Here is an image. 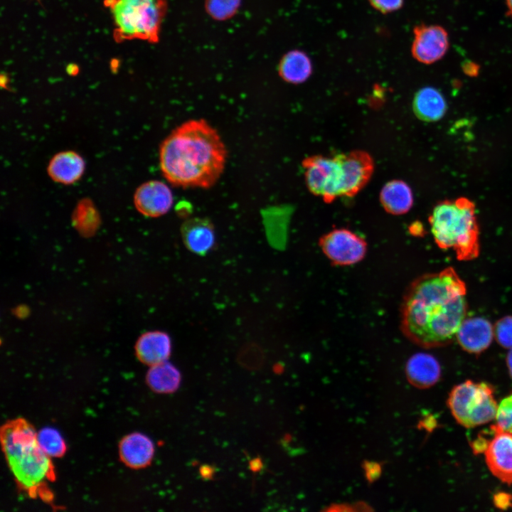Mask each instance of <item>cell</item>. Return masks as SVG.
Here are the masks:
<instances>
[{
    "label": "cell",
    "mask_w": 512,
    "mask_h": 512,
    "mask_svg": "<svg viewBox=\"0 0 512 512\" xmlns=\"http://www.w3.org/2000/svg\"><path fill=\"white\" fill-rule=\"evenodd\" d=\"M495 419L498 429L512 432V395L503 398L498 405Z\"/></svg>",
    "instance_id": "obj_25"
},
{
    "label": "cell",
    "mask_w": 512,
    "mask_h": 512,
    "mask_svg": "<svg viewBox=\"0 0 512 512\" xmlns=\"http://www.w3.org/2000/svg\"><path fill=\"white\" fill-rule=\"evenodd\" d=\"M412 106L416 116L426 122L440 119L447 110L443 95L438 90L432 87H425L417 91Z\"/></svg>",
    "instance_id": "obj_19"
},
{
    "label": "cell",
    "mask_w": 512,
    "mask_h": 512,
    "mask_svg": "<svg viewBox=\"0 0 512 512\" xmlns=\"http://www.w3.org/2000/svg\"><path fill=\"white\" fill-rule=\"evenodd\" d=\"M345 172L344 196L352 197L369 181L374 163L371 156L363 151L341 154Z\"/></svg>",
    "instance_id": "obj_12"
},
{
    "label": "cell",
    "mask_w": 512,
    "mask_h": 512,
    "mask_svg": "<svg viewBox=\"0 0 512 512\" xmlns=\"http://www.w3.org/2000/svg\"><path fill=\"white\" fill-rule=\"evenodd\" d=\"M146 381L149 387L158 393H172L178 390L181 382L180 371L166 361L151 366Z\"/></svg>",
    "instance_id": "obj_22"
},
{
    "label": "cell",
    "mask_w": 512,
    "mask_h": 512,
    "mask_svg": "<svg viewBox=\"0 0 512 512\" xmlns=\"http://www.w3.org/2000/svg\"><path fill=\"white\" fill-rule=\"evenodd\" d=\"M85 169L84 159L74 151H63L55 154L50 160L47 172L55 182L70 185L82 177Z\"/></svg>",
    "instance_id": "obj_16"
},
{
    "label": "cell",
    "mask_w": 512,
    "mask_h": 512,
    "mask_svg": "<svg viewBox=\"0 0 512 512\" xmlns=\"http://www.w3.org/2000/svg\"><path fill=\"white\" fill-rule=\"evenodd\" d=\"M138 359L150 366L166 361L171 353V341L165 332L154 331L142 335L135 346Z\"/></svg>",
    "instance_id": "obj_17"
},
{
    "label": "cell",
    "mask_w": 512,
    "mask_h": 512,
    "mask_svg": "<svg viewBox=\"0 0 512 512\" xmlns=\"http://www.w3.org/2000/svg\"><path fill=\"white\" fill-rule=\"evenodd\" d=\"M37 441L41 449L50 457H63L66 452L65 442L55 428H42L37 432Z\"/></svg>",
    "instance_id": "obj_23"
},
{
    "label": "cell",
    "mask_w": 512,
    "mask_h": 512,
    "mask_svg": "<svg viewBox=\"0 0 512 512\" xmlns=\"http://www.w3.org/2000/svg\"><path fill=\"white\" fill-rule=\"evenodd\" d=\"M134 203L142 215L156 218L169 212L174 203V196L165 183L151 180L138 186L134 194Z\"/></svg>",
    "instance_id": "obj_11"
},
{
    "label": "cell",
    "mask_w": 512,
    "mask_h": 512,
    "mask_svg": "<svg viewBox=\"0 0 512 512\" xmlns=\"http://www.w3.org/2000/svg\"><path fill=\"white\" fill-rule=\"evenodd\" d=\"M411 52L414 58L424 64L439 60L449 48L447 31L437 25H419L413 31Z\"/></svg>",
    "instance_id": "obj_9"
},
{
    "label": "cell",
    "mask_w": 512,
    "mask_h": 512,
    "mask_svg": "<svg viewBox=\"0 0 512 512\" xmlns=\"http://www.w3.org/2000/svg\"><path fill=\"white\" fill-rule=\"evenodd\" d=\"M506 363H507V367L508 368L510 375L512 378V348L510 349V351L508 352V353L507 355Z\"/></svg>",
    "instance_id": "obj_31"
},
{
    "label": "cell",
    "mask_w": 512,
    "mask_h": 512,
    "mask_svg": "<svg viewBox=\"0 0 512 512\" xmlns=\"http://www.w3.org/2000/svg\"><path fill=\"white\" fill-rule=\"evenodd\" d=\"M429 223L439 248L452 249L460 261H470L479 256V232L471 201L461 198L439 203L434 208Z\"/></svg>",
    "instance_id": "obj_4"
},
{
    "label": "cell",
    "mask_w": 512,
    "mask_h": 512,
    "mask_svg": "<svg viewBox=\"0 0 512 512\" xmlns=\"http://www.w3.org/2000/svg\"><path fill=\"white\" fill-rule=\"evenodd\" d=\"M494 501L495 506L501 509L512 506V496L505 493L496 494Z\"/></svg>",
    "instance_id": "obj_29"
},
{
    "label": "cell",
    "mask_w": 512,
    "mask_h": 512,
    "mask_svg": "<svg viewBox=\"0 0 512 512\" xmlns=\"http://www.w3.org/2000/svg\"><path fill=\"white\" fill-rule=\"evenodd\" d=\"M498 343L506 348H512V316L499 319L494 327Z\"/></svg>",
    "instance_id": "obj_26"
},
{
    "label": "cell",
    "mask_w": 512,
    "mask_h": 512,
    "mask_svg": "<svg viewBox=\"0 0 512 512\" xmlns=\"http://www.w3.org/2000/svg\"><path fill=\"white\" fill-rule=\"evenodd\" d=\"M0 439L18 488L30 498L53 506L49 484L55 480V468L38 445L34 427L22 417L7 421L1 427Z\"/></svg>",
    "instance_id": "obj_3"
},
{
    "label": "cell",
    "mask_w": 512,
    "mask_h": 512,
    "mask_svg": "<svg viewBox=\"0 0 512 512\" xmlns=\"http://www.w3.org/2000/svg\"><path fill=\"white\" fill-rule=\"evenodd\" d=\"M319 245L329 260L335 265L348 266L361 262L367 252V242L355 233L338 228L321 236Z\"/></svg>",
    "instance_id": "obj_8"
},
{
    "label": "cell",
    "mask_w": 512,
    "mask_h": 512,
    "mask_svg": "<svg viewBox=\"0 0 512 512\" xmlns=\"http://www.w3.org/2000/svg\"><path fill=\"white\" fill-rule=\"evenodd\" d=\"M159 154L164 177L182 188H210L221 176L227 160L220 134L203 119L176 127L160 144Z\"/></svg>",
    "instance_id": "obj_2"
},
{
    "label": "cell",
    "mask_w": 512,
    "mask_h": 512,
    "mask_svg": "<svg viewBox=\"0 0 512 512\" xmlns=\"http://www.w3.org/2000/svg\"><path fill=\"white\" fill-rule=\"evenodd\" d=\"M463 69L467 75L472 76L478 73V65L473 63H466Z\"/></svg>",
    "instance_id": "obj_30"
},
{
    "label": "cell",
    "mask_w": 512,
    "mask_h": 512,
    "mask_svg": "<svg viewBox=\"0 0 512 512\" xmlns=\"http://www.w3.org/2000/svg\"><path fill=\"white\" fill-rule=\"evenodd\" d=\"M405 373L408 381L412 385L422 389L434 385L439 380L441 368L434 356L418 353L407 361Z\"/></svg>",
    "instance_id": "obj_18"
},
{
    "label": "cell",
    "mask_w": 512,
    "mask_h": 512,
    "mask_svg": "<svg viewBox=\"0 0 512 512\" xmlns=\"http://www.w3.org/2000/svg\"><path fill=\"white\" fill-rule=\"evenodd\" d=\"M309 190L325 202L344 196L345 173L341 154L333 156H311L302 161Z\"/></svg>",
    "instance_id": "obj_7"
},
{
    "label": "cell",
    "mask_w": 512,
    "mask_h": 512,
    "mask_svg": "<svg viewBox=\"0 0 512 512\" xmlns=\"http://www.w3.org/2000/svg\"><path fill=\"white\" fill-rule=\"evenodd\" d=\"M370 5L377 11L388 14L398 10L404 0H368Z\"/></svg>",
    "instance_id": "obj_27"
},
{
    "label": "cell",
    "mask_w": 512,
    "mask_h": 512,
    "mask_svg": "<svg viewBox=\"0 0 512 512\" xmlns=\"http://www.w3.org/2000/svg\"><path fill=\"white\" fill-rule=\"evenodd\" d=\"M506 2L508 14L512 17V0H506Z\"/></svg>",
    "instance_id": "obj_32"
},
{
    "label": "cell",
    "mask_w": 512,
    "mask_h": 512,
    "mask_svg": "<svg viewBox=\"0 0 512 512\" xmlns=\"http://www.w3.org/2000/svg\"><path fill=\"white\" fill-rule=\"evenodd\" d=\"M105 4L114 18L116 41H159L168 8L166 0H105Z\"/></svg>",
    "instance_id": "obj_5"
},
{
    "label": "cell",
    "mask_w": 512,
    "mask_h": 512,
    "mask_svg": "<svg viewBox=\"0 0 512 512\" xmlns=\"http://www.w3.org/2000/svg\"><path fill=\"white\" fill-rule=\"evenodd\" d=\"M380 200L384 209L393 215L408 212L413 204L411 188L405 182L400 180L388 182L380 191Z\"/></svg>",
    "instance_id": "obj_20"
},
{
    "label": "cell",
    "mask_w": 512,
    "mask_h": 512,
    "mask_svg": "<svg viewBox=\"0 0 512 512\" xmlns=\"http://www.w3.org/2000/svg\"><path fill=\"white\" fill-rule=\"evenodd\" d=\"M494 437L484 451L486 462L494 476L512 484V432L491 426Z\"/></svg>",
    "instance_id": "obj_10"
},
{
    "label": "cell",
    "mask_w": 512,
    "mask_h": 512,
    "mask_svg": "<svg viewBox=\"0 0 512 512\" xmlns=\"http://www.w3.org/2000/svg\"><path fill=\"white\" fill-rule=\"evenodd\" d=\"M494 336V327L487 319L474 317L464 320L456 338L465 351L479 354L489 346Z\"/></svg>",
    "instance_id": "obj_13"
},
{
    "label": "cell",
    "mask_w": 512,
    "mask_h": 512,
    "mask_svg": "<svg viewBox=\"0 0 512 512\" xmlns=\"http://www.w3.org/2000/svg\"><path fill=\"white\" fill-rule=\"evenodd\" d=\"M278 72L284 81L292 84H300L311 75V61L304 52L292 50L287 53L280 60Z\"/></svg>",
    "instance_id": "obj_21"
},
{
    "label": "cell",
    "mask_w": 512,
    "mask_h": 512,
    "mask_svg": "<svg viewBox=\"0 0 512 512\" xmlns=\"http://www.w3.org/2000/svg\"><path fill=\"white\" fill-rule=\"evenodd\" d=\"M366 476L368 481H375L381 474V466L375 462H364L363 464Z\"/></svg>",
    "instance_id": "obj_28"
},
{
    "label": "cell",
    "mask_w": 512,
    "mask_h": 512,
    "mask_svg": "<svg viewBox=\"0 0 512 512\" xmlns=\"http://www.w3.org/2000/svg\"><path fill=\"white\" fill-rule=\"evenodd\" d=\"M466 284L452 267L418 277L406 289L400 306L404 336L426 348L451 343L466 316Z\"/></svg>",
    "instance_id": "obj_1"
},
{
    "label": "cell",
    "mask_w": 512,
    "mask_h": 512,
    "mask_svg": "<svg viewBox=\"0 0 512 512\" xmlns=\"http://www.w3.org/2000/svg\"><path fill=\"white\" fill-rule=\"evenodd\" d=\"M241 0H205L206 12L217 21L233 17L238 11Z\"/></svg>",
    "instance_id": "obj_24"
},
{
    "label": "cell",
    "mask_w": 512,
    "mask_h": 512,
    "mask_svg": "<svg viewBox=\"0 0 512 512\" xmlns=\"http://www.w3.org/2000/svg\"><path fill=\"white\" fill-rule=\"evenodd\" d=\"M121 461L132 469L149 466L154 455V444L146 435L133 432L124 437L119 444Z\"/></svg>",
    "instance_id": "obj_14"
},
{
    "label": "cell",
    "mask_w": 512,
    "mask_h": 512,
    "mask_svg": "<svg viewBox=\"0 0 512 512\" xmlns=\"http://www.w3.org/2000/svg\"><path fill=\"white\" fill-rule=\"evenodd\" d=\"M447 405L456 421L468 428L491 421L498 410L493 388L472 380L456 385L449 393Z\"/></svg>",
    "instance_id": "obj_6"
},
{
    "label": "cell",
    "mask_w": 512,
    "mask_h": 512,
    "mask_svg": "<svg viewBox=\"0 0 512 512\" xmlns=\"http://www.w3.org/2000/svg\"><path fill=\"white\" fill-rule=\"evenodd\" d=\"M181 232L187 249L196 254H206L215 244L214 227L207 218H193L186 220L181 225Z\"/></svg>",
    "instance_id": "obj_15"
}]
</instances>
